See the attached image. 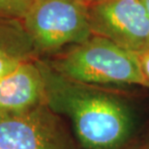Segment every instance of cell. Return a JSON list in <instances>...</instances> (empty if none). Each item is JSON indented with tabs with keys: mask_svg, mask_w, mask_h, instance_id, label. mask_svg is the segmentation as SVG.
Here are the masks:
<instances>
[{
	"mask_svg": "<svg viewBox=\"0 0 149 149\" xmlns=\"http://www.w3.org/2000/svg\"><path fill=\"white\" fill-rule=\"evenodd\" d=\"M84 1L86 2V3H88V4H90V3H92V2H94L95 0H84Z\"/></svg>",
	"mask_w": 149,
	"mask_h": 149,
	"instance_id": "7c38bea8",
	"label": "cell"
},
{
	"mask_svg": "<svg viewBox=\"0 0 149 149\" xmlns=\"http://www.w3.org/2000/svg\"><path fill=\"white\" fill-rule=\"evenodd\" d=\"M88 14L93 35L134 52L149 49V14L142 0H95Z\"/></svg>",
	"mask_w": 149,
	"mask_h": 149,
	"instance_id": "5b68a950",
	"label": "cell"
},
{
	"mask_svg": "<svg viewBox=\"0 0 149 149\" xmlns=\"http://www.w3.org/2000/svg\"><path fill=\"white\" fill-rule=\"evenodd\" d=\"M31 0H0V19H22Z\"/></svg>",
	"mask_w": 149,
	"mask_h": 149,
	"instance_id": "ba28073f",
	"label": "cell"
},
{
	"mask_svg": "<svg viewBox=\"0 0 149 149\" xmlns=\"http://www.w3.org/2000/svg\"><path fill=\"white\" fill-rule=\"evenodd\" d=\"M45 101V82L38 58L23 61L0 79V114L24 111Z\"/></svg>",
	"mask_w": 149,
	"mask_h": 149,
	"instance_id": "8992f818",
	"label": "cell"
},
{
	"mask_svg": "<svg viewBox=\"0 0 149 149\" xmlns=\"http://www.w3.org/2000/svg\"><path fill=\"white\" fill-rule=\"evenodd\" d=\"M0 149H74L61 116L46 103L0 114Z\"/></svg>",
	"mask_w": 149,
	"mask_h": 149,
	"instance_id": "277c9868",
	"label": "cell"
},
{
	"mask_svg": "<svg viewBox=\"0 0 149 149\" xmlns=\"http://www.w3.org/2000/svg\"><path fill=\"white\" fill-rule=\"evenodd\" d=\"M142 1H143L145 6H146V9H147V11H148V14H149V0H142Z\"/></svg>",
	"mask_w": 149,
	"mask_h": 149,
	"instance_id": "8fae6325",
	"label": "cell"
},
{
	"mask_svg": "<svg viewBox=\"0 0 149 149\" xmlns=\"http://www.w3.org/2000/svg\"><path fill=\"white\" fill-rule=\"evenodd\" d=\"M45 82V101L69 120L83 149H119L133 132V115L118 96L97 85L63 76L38 58Z\"/></svg>",
	"mask_w": 149,
	"mask_h": 149,
	"instance_id": "6da1fadb",
	"label": "cell"
},
{
	"mask_svg": "<svg viewBox=\"0 0 149 149\" xmlns=\"http://www.w3.org/2000/svg\"><path fill=\"white\" fill-rule=\"evenodd\" d=\"M141 149H149V145H148V146H146V147H144V148H141Z\"/></svg>",
	"mask_w": 149,
	"mask_h": 149,
	"instance_id": "4fadbf2b",
	"label": "cell"
},
{
	"mask_svg": "<svg viewBox=\"0 0 149 149\" xmlns=\"http://www.w3.org/2000/svg\"><path fill=\"white\" fill-rule=\"evenodd\" d=\"M22 22L38 58L52 57L93 35L84 0H31Z\"/></svg>",
	"mask_w": 149,
	"mask_h": 149,
	"instance_id": "3957f363",
	"label": "cell"
},
{
	"mask_svg": "<svg viewBox=\"0 0 149 149\" xmlns=\"http://www.w3.org/2000/svg\"><path fill=\"white\" fill-rule=\"evenodd\" d=\"M45 59L56 72L92 85H139L149 88L136 52L97 35Z\"/></svg>",
	"mask_w": 149,
	"mask_h": 149,
	"instance_id": "7a4b0ae2",
	"label": "cell"
},
{
	"mask_svg": "<svg viewBox=\"0 0 149 149\" xmlns=\"http://www.w3.org/2000/svg\"><path fill=\"white\" fill-rule=\"evenodd\" d=\"M136 57H138L139 66L143 73L144 77L149 81V49H142L136 52Z\"/></svg>",
	"mask_w": 149,
	"mask_h": 149,
	"instance_id": "30bf717a",
	"label": "cell"
},
{
	"mask_svg": "<svg viewBox=\"0 0 149 149\" xmlns=\"http://www.w3.org/2000/svg\"><path fill=\"white\" fill-rule=\"evenodd\" d=\"M31 58L23 53L9 49H0V79L11 73L23 61Z\"/></svg>",
	"mask_w": 149,
	"mask_h": 149,
	"instance_id": "9c48e42d",
	"label": "cell"
},
{
	"mask_svg": "<svg viewBox=\"0 0 149 149\" xmlns=\"http://www.w3.org/2000/svg\"><path fill=\"white\" fill-rule=\"evenodd\" d=\"M0 49H9L38 58L20 19H0Z\"/></svg>",
	"mask_w": 149,
	"mask_h": 149,
	"instance_id": "52a82bcc",
	"label": "cell"
}]
</instances>
